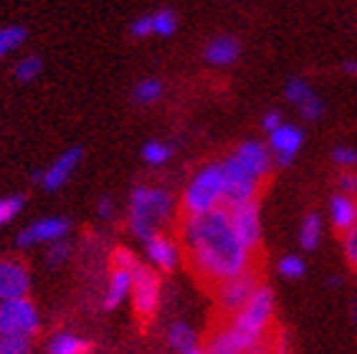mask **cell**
Masks as SVG:
<instances>
[{"mask_svg": "<svg viewBox=\"0 0 357 354\" xmlns=\"http://www.w3.org/2000/svg\"><path fill=\"white\" fill-rule=\"evenodd\" d=\"M183 354H206V352H203V344H200L198 349H190V352H183Z\"/></svg>", "mask_w": 357, "mask_h": 354, "instance_id": "obj_41", "label": "cell"}, {"mask_svg": "<svg viewBox=\"0 0 357 354\" xmlns=\"http://www.w3.org/2000/svg\"><path fill=\"white\" fill-rule=\"evenodd\" d=\"M226 210H228V218H231V225H234L236 238L241 240V245L251 256L259 259V251H261V243H264L261 203L254 200V203L234 205V208H226Z\"/></svg>", "mask_w": 357, "mask_h": 354, "instance_id": "obj_8", "label": "cell"}, {"mask_svg": "<svg viewBox=\"0 0 357 354\" xmlns=\"http://www.w3.org/2000/svg\"><path fill=\"white\" fill-rule=\"evenodd\" d=\"M150 15H152V33L160 36V38H170L178 31V15L172 13V10H167V8Z\"/></svg>", "mask_w": 357, "mask_h": 354, "instance_id": "obj_30", "label": "cell"}, {"mask_svg": "<svg viewBox=\"0 0 357 354\" xmlns=\"http://www.w3.org/2000/svg\"><path fill=\"white\" fill-rule=\"evenodd\" d=\"M71 256H74V245L69 240H59V243L48 245L46 253H43V261H46V266L51 271H59V268H63V266L69 263Z\"/></svg>", "mask_w": 357, "mask_h": 354, "instance_id": "obj_26", "label": "cell"}, {"mask_svg": "<svg viewBox=\"0 0 357 354\" xmlns=\"http://www.w3.org/2000/svg\"><path fill=\"white\" fill-rule=\"evenodd\" d=\"M276 271L287 281H299V279H304V273H307V261H304L302 256H296V253H289V256L279 259Z\"/></svg>", "mask_w": 357, "mask_h": 354, "instance_id": "obj_27", "label": "cell"}, {"mask_svg": "<svg viewBox=\"0 0 357 354\" xmlns=\"http://www.w3.org/2000/svg\"><path fill=\"white\" fill-rule=\"evenodd\" d=\"M178 240L183 248V263L206 288H215L220 281L259 266L256 256H251L236 238L226 208L195 218H180Z\"/></svg>", "mask_w": 357, "mask_h": 354, "instance_id": "obj_1", "label": "cell"}, {"mask_svg": "<svg viewBox=\"0 0 357 354\" xmlns=\"http://www.w3.org/2000/svg\"><path fill=\"white\" fill-rule=\"evenodd\" d=\"M304 144V132L296 127V124L284 122L276 132L268 134V152L274 157L276 167H289L294 162L299 150Z\"/></svg>", "mask_w": 357, "mask_h": 354, "instance_id": "obj_16", "label": "cell"}, {"mask_svg": "<svg viewBox=\"0 0 357 354\" xmlns=\"http://www.w3.org/2000/svg\"><path fill=\"white\" fill-rule=\"evenodd\" d=\"M26 208V198L23 195H8V198H0V228L13 223L18 215Z\"/></svg>", "mask_w": 357, "mask_h": 354, "instance_id": "obj_31", "label": "cell"}, {"mask_svg": "<svg viewBox=\"0 0 357 354\" xmlns=\"http://www.w3.org/2000/svg\"><path fill=\"white\" fill-rule=\"evenodd\" d=\"M337 192L350 195V198H357V172L355 170L340 172V177H337Z\"/></svg>", "mask_w": 357, "mask_h": 354, "instance_id": "obj_35", "label": "cell"}, {"mask_svg": "<svg viewBox=\"0 0 357 354\" xmlns=\"http://www.w3.org/2000/svg\"><path fill=\"white\" fill-rule=\"evenodd\" d=\"M82 157H84L82 147H69L66 152H61V155L56 157L46 170L36 172L33 180H36V183H41V187H43V190H48V192L61 190L63 185L71 180V175L76 172V167L82 164Z\"/></svg>", "mask_w": 357, "mask_h": 354, "instance_id": "obj_12", "label": "cell"}, {"mask_svg": "<svg viewBox=\"0 0 357 354\" xmlns=\"http://www.w3.org/2000/svg\"><path fill=\"white\" fill-rule=\"evenodd\" d=\"M31 291V268L23 259H0V304Z\"/></svg>", "mask_w": 357, "mask_h": 354, "instance_id": "obj_14", "label": "cell"}, {"mask_svg": "<svg viewBox=\"0 0 357 354\" xmlns=\"http://www.w3.org/2000/svg\"><path fill=\"white\" fill-rule=\"evenodd\" d=\"M130 33H132V38H147V36H152V15L137 18V21L132 23Z\"/></svg>", "mask_w": 357, "mask_h": 354, "instance_id": "obj_36", "label": "cell"}, {"mask_svg": "<svg viewBox=\"0 0 357 354\" xmlns=\"http://www.w3.org/2000/svg\"><path fill=\"white\" fill-rule=\"evenodd\" d=\"M71 233V220L63 215H48V218H38L33 223H28L18 238L15 245L18 248H36V245H54L59 240H66Z\"/></svg>", "mask_w": 357, "mask_h": 354, "instance_id": "obj_10", "label": "cell"}, {"mask_svg": "<svg viewBox=\"0 0 357 354\" xmlns=\"http://www.w3.org/2000/svg\"><path fill=\"white\" fill-rule=\"evenodd\" d=\"M144 256H147V266H152L160 276H167L183 263V248L180 240L172 238L170 233H158L152 238L144 240Z\"/></svg>", "mask_w": 357, "mask_h": 354, "instance_id": "obj_11", "label": "cell"}, {"mask_svg": "<svg viewBox=\"0 0 357 354\" xmlns=\"http://www.w3.org/2000/svg\"><path fill=\"white\" fill-rule=\"evenodd\" d=\"M26 43V28L23 26H6L0 28V61L8 54H13L15 48H21Z\"/></svg>", "mask_w": 357, "mask_h": 354, "instance_id": "obj_28", "label": "cell"}, {"mask_svg": "<svg viewBox=\"0 0 357 354\" xmlns=\"http://www.w3.org/2000/svg\"><path fill=\"white\" fill-rule=\"evenodd\" d=\"M162 94H165V84L160 82V79H142V82L135 86V91H132V99L147 107V104L160 102Z\"/></svg>", "mask_w": 357, "mask_h": 354, "instance_id": "obj_24", "label": "cell"}, {"mask_svg": "<svg viewBox=\"0 0 357 354\" xmlns=\"http://www.w3.org/2000/svg\"><path fill=\"white\" fill-rule=\"evenodd\" d=\"M94 344L91 339L82 334L69 332V329H59L46 339V354H91Z\"/></svg>", "mask_w": 357, "mask_h": 354, "instance_id": "obj_18", "label": "cell"}, {"mask_svg": "<svg viewBox=\"0 0 357 354\" xmlns=\"http://www.w3.org/2000/svg\"><path fill=\"white\" fill-rule=\"evenodd\" d=\"M231 155L238 160V164L243 167L246 172L256 177V180H261L266 185V180L271 177L274 172V157L268 152V144L259 142V139H246V142H241Z\"/></svg>", "mask_w": 357, "mask_h": 354, "instance_id": "obj_13", "label": "cell"}, {"mask_svg": "<svg viewBox=\"0 0 357 354\" xmlns=\"http://www.w3.org/2000/svg\"><path fill=\"white\" fill-rule=\"evenodd\" d=\"M41 74H43V61L38 59V56H23L21 61L13 66V76L21 84L36 82V79H38Z\"/></svg>", "mask_w": 357, "mask_h": 354, "instance_id": "obj_29", "label": "cell"}, {"mask_svg": "<svg viewBox=\"0 0 357 354\" xmlns=\"http://www.w3.org/2000/svg\"><path fill=\"white\" fill-rule=\"evenodd\" d=\"M0 354H33V339L0 337Z\"/></svg>", "mask_w": 357, "mask_h": 354, "instance_id": "obj_32", "label": "cell"}, {"mask_svg": "<svg viewBox=\"0 0 357 354\" xmlns=\"http://www.w3.org/2000/svg\"><path fill=\"white\" fill-rule=\"evenodd\" d=\"M180 203L165 187L158 185H137L130 192L127 205V228L139 243L147 238L165 233V228L178 218Z\"/></svg>", "mask_w": 357, "mask_h": 354, "instance_id": "obj_2", "label": "cell"}, {"mask_svg": "<svg viewBox=\"0 0 357 354\" xmlns=\"http://www.w3.org/2000/svg\"><path fill=\"white\" fill-rule=\"evenodd\" d=\"M284 94H287V99L294 104V109L299 111L307 122L322 119V114H324L322 96L310 86L307 79H302V76H291V79L287 82V86H284Z\"/></svg>", "mask_w": 357, "mask_h": 354, "instance_id": "obj_15", "label": "cell"}, {"mask_svg": "<svg viewBox=\"0 0 357 354\" xmlns=\"http://www.w3.org/2000/svg\"><path fill=\"white\" fill-rule=\"evenodd\" d=\"M261 284L264 281H261V273H259V266H254V268H248V271L238 273V276H231V279L220 281L218 286L211 288V293H213L218 311H223L226 316H234V314L254 296V291L261 286Z\"/></svg>", "mask_w": 357, "mask_h": 354, "instance_id": "obj_7", "label": "cell"}, {"mask_svg": "<svg viewBox=\"0 0 357 354\" xmlns=\"http://www.w3.org/2000/svg\"><path fill=\"white\" fill-rule=\"evenodd\" d=\"M165 341L172 354H183V352H190V349L200 347V334H198V329L192 327V324H188L185 319H175L170 327H167Z\"/></svg>", "mask_w": 357, "mask_h": 354, "instance_id": "obj_21", "label": "cell"}, {"mask_svg": "<svg viewBox=\"0 0 357 354\" xmlns=\"http://www.w3.org/2000/svg\"><path fill=\"white\" fill-rule=\"evenodd\" d=\"M340 238H342L340 243H342L344 261H347V266H350V268H355V271H357V225L352 228V231L342 233Z\"/></svg>", "mask_w": 357, "mask_h": 354, "instance_id": "obj_34", "label": "cell"}, {"mask_svg": "<svg viewBox=\"0 0 357 354\" xmlns=\"http://www.w3.org/2000/svg\"><path fill=\"white\" fill-rule=\"evenodd\" d=\"M319 243H322V218L317 213H307L299 225V245L302 251H317Z\"/></svg>", "mask_w": 357, "mask_h": 354, "instance_id": "obj_22", "label": "cell"}, {"mask_svg": "<svg viewBox=\"0 0 357 354\" xmlns=\"http://www.w3.org/2000/svg\"><path fill=\"white\" fill-rule=\"evenodd\" d=\"M330 220H332V228H335L340 236L352 231L357 225V198L335 192L330 198Z\"/></svg>", "mask_w": 357, "mask_h": 354, "instance_id": "obj_19", "label": "cell"}, {"mask_svg": "<svg viewBox=\"0 0 357 354\" xmlns=\"http://www.w3.org/2000/svg\"><path fill=\"white\" fill-rule=\"evenodd\" d=\"M332 162L340 167V170H355L357 167V150L355 147H347V144H340L332 150Z\"/></svg>", "mask_w": 357, "mask_h": 354, "instance_id": "obj_33", "label": "cell"}, {"mask_svg": "<svg viewBox=\"0 0 357 354\" xmlns=\"http://www.w3.org/2000/svg\"><path fill=\"white\" fill-rule=\"evenodd\" d=\"M96 215H99V220L114 218V203H112L109 195H102V198L96 200Z\"/></svg>", "mask_w": 357, "mask_h": 354, "instance_id": "obj_37", "label": "cell"}, {"mask_svg": "<svg viewBox=\"0 0 357 354\" xmlns=\"http://www.w3.org/2000/svg\"><path fill=\"white\" fill-rule=\"evenodd\" d=\"M160 301H162V276H160L152 266L139 263L132 276V293L130 304L135 311V319L147 327L160 311Z\"/></svg>", "mask_w": 357, "mask_h": 354, "instance_id": "obj_5", "label": "cell"}, {"mask_svg": "<svg viewBox=\"0 0 357 354\" xmlns=\"http://www.w3.org/2000/svg\"><path fill=\"white\" fill-rule=\"evenodd\" d=\"M342 71H344L347 76H357V61H355V59H350V61H344V63H342Z\"/></svg>", "mask_w": 357, "mask_h": 354, "instance_id": "obj_40", "label": "cell"}, {"mask_svg": "<svg viewBox=\"0 0 357 354\" xmlns=\"http://www.w3.org/2000/svg\"><path fill=\"white\" fill-rule=\"evenodd\" d=\"M274 319H276L274 288L268 286V284H261L254 291V296L234 316H228L223 327L234 337V341L241 347V352L248 354L251 349L264 344L274 334Z\"/></svg>", "mask_w": 357, "mask_h": 354, "instance_id": "obj_3", "label": "cell"}, {"mask_svg": "<svg viewBox=\"0 0 357 354\" xmlns=\"http://www.w3.org/2000/svg\"><path fill=\"white\" fill-rule=\"evenodd\" d=\"M274 337H276V332L271 334V337H268V339L264 341V344H259L256 349H251L248 354H274Z\"/></svg>", "mask_w": 357, "mask_h": 354, "instance_id": "obj_39", "label": "cell"}, {"mask_svg": "<svg viewBox=\"0 0 357 354\" xmlns=\"http://www.w3.org/2000/svg\"><path fill=\"white\" fill-rule=\"evenodd\" d=\"M132 276L135 268H119V266H109V276H107V288L102 293V309L104 311H114L130 301L132 293Z\"/></svg>", "mask_w": 357, "mask_h": 354, "instance_id": "obj_17", "label": "cell"}, {"mask_svg": "<svg viewBox=\"0 0 357 354\" xmlns=\"http://www.w3.org/2000/svg\"><path fill=\"white\" fill-rule=\"evenodd\" d=\"M284 124V116H282V111H266V114H264V119H261V127L264 130L268 132V134H271V132H276L279 130V127H282Z\"/></svg>", "mask_w": 357, "mask_h": 354, "instance_id": "obj_38", "label": "cell"}, {"mask_svg": "<svg viewBox=\"0 0 357 354\" xmlns=\"http://www.w3.org/2000/svg\"><path fill=\"white\" fill-rule=\"evenodd\" d=\"M172 147L167 142H160V139H150V142L142 144V160L150 167H162V164L170 162Z\"/></svg>", "mask_w": 357, "mask_h": 354, "instance_id": "obj_25", "label": "cell"}, {"mask_svg": "<svg viewBox=\"0 0 357 354\" xmlns=\"http://www.w3.org/2000/svg\"><path fill=\"white\" fill-rule=\"evenodd\" d=\"M203 56L211 66H231V63L238 61L241 43L234 36H215L213 41H208Z\"/></svg>", "mask_w": 357, "mask_h": 354, "instance_id": "obj_20", "label": "cell"}, {"mask_svg": "<svg viewBox=\"0 0 357 354\" xmlns=\"http://www.w3.org/2000/svg\"><path fill=\"white\" fill-rule=\"evenodd\" d=\"M203 352H206V354H243L223 324H220V327L206 339V344H203Z\"/></svg>", "mask_w": 357, "mask_h": 354, "instance_id": "obj_23", "label": "cell"}, {"mask_svg": "<svg viewBox=\"0 0 357 354\" xmlns=\"http://www.w3.org/2000/svg\"><path fill=\"white\" fill-rule=\"evenodd\" d=\"M41 327V311L31 296H21V299H10L0 304V337L36 339Z\"/></svg>", "mask_w": 357, "mask_h": 354, "instance_id": "obj_6", "label": "cell"}, {"mask_svg": "<svg viewBox=\"0 0 357 354\" xmlns=\"http://www.w3.org/2000/svg\"><path fill=\"white\" fill-rule=\"evenodd\" d=\"M178 203L180 218H195L226 208V177L220 162H208L192 172Z\"/></svg>", "mask_w": 357, "mask_h": 354, "instance_id": "obj_4", "label": "cell"}, {"mask_svg": "<svg viewBox=\"0 0 357 354\" xmlns=\"http://www.w3.org/2000/svg\"><path fill=\"white\" fill-rule=\"evenodd\" d=\"M220 167H223V177H226V208L259 200V195L264 190V183L256 180L251 172L243 170L234 155L220 160Z\"/></svg>", "mask_w": 357, "mask_h": 354, "instance_id": "obj_9", "label": "cell"}]
</instances>
